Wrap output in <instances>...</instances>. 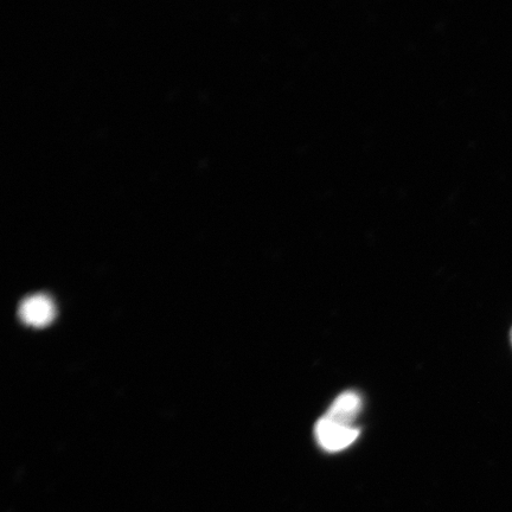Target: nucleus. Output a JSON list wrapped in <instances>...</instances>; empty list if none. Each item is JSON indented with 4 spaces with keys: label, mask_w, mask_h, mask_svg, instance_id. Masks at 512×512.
Listing matches in <instances>:
<instances>
[{
    "label": "nucleus",
    "mask_w": 512,
    "mask_h": 512,
    "mask_svg": "<svg viewBox=\"0 0 512 512\" xmlns=\"http://www.w3.org/2000/svg\"><path fill=\"white\" fill-rule=\"evenodd\" d=\"M19 317L23 323L34 328H43L53 322L55 317V306L51 299L44 294H35L23 300L19 307Z\"/></svg>",
    "instance_id": "obj_2"
},
{
    "label": "nucleus",
    "mask_w": 512,
    "mask_h": 512,
    "mask_svg": "<svg viewBox=\"0 0 512 512\" xmlns=\"http://www.w3.org/2000/svg\"><path fill=\"white\" fill-rule=\"evenodd\" d=\"M317 443L323 450L339 452L355 443L360 430L355 426L338 424L326 416L319 419L315 428Z\"/></svg>",
    "instance_id": "obj_1"
},
{
    "label": "nucleus",
    "mask_w": 512,
    "mask_h": 512,
    "mask_svg": "<svg viewBox=\"0 0 512 512\" xmlns=\"http://www.w3.org/2000/svg\"><path fill=\"white\" fill-rule=\"evenodd\" d=\"M362 409L361 396L356 392H345L338 396L332 403L328 413L324 416L338 424L354 426L357 416L360 415Z\"/></svg>",
    "instance_id": "obj_3"
},
{
    "label": "nucleus",
    "mask_w": 512,
    "mask_h": 512,
    "mask_svg": "<svg viewBox=\"0 0 512 512\" xmlns=\"http://www.w3.org/2000/svg\"><path fill=\"white\" fill-rule=\"evenodd\" d=\"M511 339H512V332H511Z\"/></svg>",
    "instance_id": "obj_4"
}]
</instances>
